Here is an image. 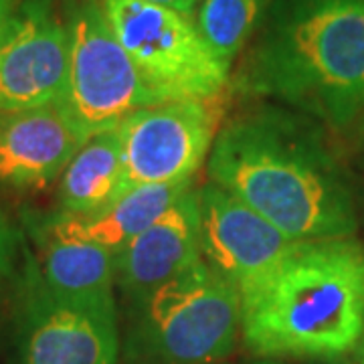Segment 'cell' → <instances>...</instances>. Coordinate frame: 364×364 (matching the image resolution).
Returning a JSON list of instances; mask_svg holds the SVG:
<instances>
[{
	"mask_svg": "<svg viewBox=\"0 0 364 364\" xmlns=\"http://www.w3.org/2000/svg\"><path fill=\"white\" fill-rule=\"evenodd\" d=\"M223 186L291 241L352 237L358 219L348 181L318 134L282 109L225 124L207 160Z\"/></svg>",
	"mask_w": 364,
	"mask_h": 364,
	"instance_id": "cell-1",
	"label": "cell"
},
{
	"mask_svg": "<svg viewBox=\"0 0 364 364\" xmlns=\"http://www.w3.org/2000/svg\"><path fill=\"white\" fill-rule=\"evenodd\" d=\"M241 336L265 360H328L364 340V245L350 237L294 241L239 286Z\"/></svg>",
	"mask_w": 364,
	"mask_h": 364,
	"instance_id": "cell-2",
	"label": "cell"
},
{
	"mask_svg": "<svg viewBox=\"0 0 364 364\" xmlns=\"http://www.w3.org/2000/svg\"><path fill=\"white\" fill-rule=\"evenodd\" d=\"M243 83L332 124L364 107V0H272Z\"/></svg>",
	"mask_w": 364,
	"mask_h": 364,
	"instance_id": "cell-3",
	"label": "cell"
},
{
	"mask_svg": "<svg viewBox=\"0 0 364 364\" xmlns=\"http://www.w3.org/2000/svg\"><path fill=\"white\" fill-rule=\"evenodd\" d=\"M136 304L138 340L162 363H223L237 346L239 287L203 257Z\"/></svg>",
	"mask_w": 364,
	"mask_h": 364,
	"instance_id": "cell-4",
	"label": "cell"
},
{
	"mask_svg": "<svg viewBox=\"0 0 364 364\" xmlns=\"http://www.w3.org/2000/svg\"><path fill=\"white\" fill-rule=\"evenodd\" d=\"M102 6L160 104L223 95L231 65L215 55L188 14L144 0H102Z\"/></svg>",
	"mask_w": 364,
	"mask_h": 364,
	"instance_id": "cell-5",
	"label": "cell"
},
{
	"mask_svg": "<svg viewBox=\"0 0 364 364\" xmlns=\"http://www.w3.org/2000/svg\"><path fill=\"white\" fill-rule=\"evenodd\" d=\"M69 69L57 105L85 138L117 128L140 107L160 104L119 45L102 0H67Z\"/></svg>",
	"mask_w": 364,
	"mask_h": 364,
	"instance_id": "cell-6",
	"label": "cell"
},
{
	"mask_svg": "<svg viewBox=\"0 0 364 364\" xmlns=\"http://www.w3.org/2000/svg\"><path fill=\"white\" fill-rule=\"evenodd\" d=\"M114 294L65 296L41 282L28 263L18 314V364H117Z\"/></svg>",
	"mask_w": 364,
	"mask_h": 364,
	"instance_id": "cell-7",
	"label": "cell"
},
{
	"mask_svg": "<svg viewBox=\"0 0 364 364\" xmlns=\"http://www.w3.org/2000/svg\"><path fill=\"white\" fill-rule=\"evenodd\" d=\"M225 116L223 95L140 107L119 124L126 186L193 181Z\"/></svg>",
	"mask_w": 364,
	"mask_h": 364,
	"instance_id": "cell-8",
	"label": "cell"
},
{
	"mask_svg": "<svg viewBox=\"0 0 364 364\" xmlns=\"http://www.w3.org/2000/svg\"><path fill=\"white\" fill-rule=\"evenodd\" d=\"M69 69V28L55 0H23L0 47V112L57 104Z\"/></svg>",
	"mask_w": 364,
	"mask_h": 364,
	"instance_id": "cell-9",
	"label": "cell"
},
{
	"mask_svg": "<svg viewBox=\"0 0 364 364\" xmlns=\"http://www.w3.org/2000/svg\"><path fill=\"white\" fill-rule=\"evenodd\" d=\"M203 259L237 287L267 272L291 247V239L215 182L198 188Z\"/></svg>",
	"mask_w": 364,
	"mask_h": 364,
	"instance_id": "cell-10",
	"label": "cell"
},
{
	"mask_svg": "<svg viewBox=\"0 0 364 364\" xmlns=\"http://www.w3.org/2000/svg\"><path fill=\"white\" fill-rule=\"evenodd\" d=\"M85 140L57 104L0 112V186L47 188Z\"/></svg>",
	"mask_w": 364,
	"mask_h": 364,
	"instance_id": "cell-11",
	"label": "cell"
},
{
	"mask_svg": "<svg viewBox=\"0 0 364 364\" xmlns=\"http://www.w3.org/2000/svg\"><path fill=\"white\" fill-rule=\"evenodd\" d=\"M200 257L198 191L193 186L117 253L116 279L124 294L138 301Z\"/></svg>",
	"mask_w": 364,
	"mask_h": 364,
	"instance_id": "cell-12",
	"label": "cell"
},
{
	"mask_svg": "<svg viewBox=\"0 0 364 364\" xmlns=\"http://www.w3.org/2000/svg\"><path fill=\"white\" fill-rule=\"evenodd\" d=\"M37 245L33 267L45 286L65 296L112 291L116 255L83 233L77 217L55 210L28 223Z\"/></svg>",
	"mask_w": 364,
	"mask_h": 364,
	"instance_id": "cell-13",
	"label": "cell"
},
{
	"mask_svg": "<svg viewBox=\"0 0 364 364\" xmlns=\"http://www.w3.org/2000/svg\"><path fill=\"white\" fill-rule=\"evenodd\" d=\"M128 191L119 126L81 144L59 178V210L87 217L109 207Z\"/></svg>",
	"mask_w": 364,
	"mask_h": 364,
	"instance_id": "cell-14",
	"label": "cell"
},
{
	"mask_svg": "<svg viewBox=\"0 0 364 364\" xmlns=\"http://www.w3.org/2000/svg\"><path fill=\"white\" fill-rule=\"evenodd\" d=\"M193 186L195 178L164 184H138L130 186L104 210L87 217H75L83 233L91 241L104 245L117 255L152 223H156Z\"/></svg>",
	"mask_w": 364,
	"mask_h": 364,
	"instance_id": "cell-15",
	"label": "cell"
},
{
	"mask_svg": "<svg viewBox=\"0 0 364 364\" xmlns=\"http://www.w3.org/2000/svg\"><path fill=\"white\" fill-rule=\"evenodd\" d=\"M272 0H200L195 25L225 63L233 59L259 28Z\"/></svg>",
	"mask_w": 364,
	"mask_h": 364,
	"instance_id": "cell-16",
	"label": "cell"
},
{
	"mask_svg": "<svg viewBox=\"0 0 364 364\" xmlns=\"http://www.w3.org/2000/svg\"><path fill=\"white\" fill-rule=\"evenodd\" d=\"M18 251V233L9 217L0 210V294L11 279L14 269V259Z\"/></svg>",
	"mask_w": 364,
	"mask_h": 364,
	"instance_id": "cell-17",
	"label": "cell"
},
{
	"mask_svg": "<svg viewBox=\"0 0 364 364\" xmlns=\"http://www.w3.org/2000/svg\"><path fill=\"white\" fill-rule=\"evenodd\" d=\"M23 0H0V47L13 31L16 14Z\"/></svg>",
	"mask_w": 364,
	"mask_h": 364,
	"instance_id": "cell-18",
	"label": "cell"
},
{
	"mask_svg": "<svg viewBox=\"0 0 364 364\" xmlns=\"http://www.w3.org/2000/svg\"><path fill=\"white\" fill-rule=\"evenodd\" d=\"M144 2H150V4H158V6H164V9H172L176 13L191 14L196 13L200 0H144Z\"/></svg>",
	"mask_w": 364,
	"mask_h": 364,
	"instance_id": "cell-19",
	"label": "cell"
},
{
	"mask_svg": "<svg viewBox=\"0 0 364 364\" xmlns=\"http://www.w3.org/2000/svg\"><path fill=\"white\" fill-rule=\"evenodd\" d=\"M314 364H356L350 354L346 356H338V358H328V360H314Z\"/></svg>",
	"mask_w": 364,
	"mask_h": 364,
	"instance_id": "cell-20",
	"label": "cell"
},
{
	"mask_svg": "<svg viewBox=\"0 0 364 364\" xmlns=\"http://www.w3.org/2000/svg\"><path fill=\"white\" fill-rule=\"evenodd\" d=\"M354 354V360H356V364H364V340L356 346V350L352 352Z\"/></svg>",
	"mask_w": 364,
	"mask_h": 364,
	"instance_id": "cell-21",
	"label": "cell"
},
{
	"mask_svg": "<svg viewBox=\"0 0 364 364\" xmlns=\"http://www.w3.org/2000/svg\"><path fill=\"white\" fill-rule=\"evenodd\" d=\"M255 364H282L279 360H265V358H259Z\"/></svg>",
	"mask_w": 364,
	"mask_h": 364,
	"instance_id": "cell-22",
	"label": "cell"
},
{
	"mask_svg": "<svg viewBox=\"0 0 364 364\" xmlns=\"http://www.w3.org/2000/svg\"><path fill=\"white\" fill-rule=\"evenodd\" d=\"M213 364H223V363H213Z\"/></svg>",
	"mask_w": 364,
	"mask_h": 364,
	"instance_id": "cell-23",
	"label": "cell"
}]
</instances>
